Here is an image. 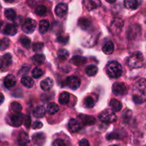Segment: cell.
I'll return each mask as SVG.
<instances>
[{"label": "cell", "instance_id": "cell-1", "mask_svg": "<svg viewBox=\"0 0 146 146\" xmlns=\"http://www.w3.org/2000/svg\"><path fill=\"white\" fill-rule=\"evenodd\" d=\"M133 100L136 104L146 101V80L141 79L135 84L133 91Z\"/></svg>", "mask_w": 146, "mask_h": 146}, {"label": "cell", "instance_id": "cell-2", "mask_svg": "<svg viewBox=\"0 0 146 146\" xmlns=\"http://www.w3.org/2000/svg\"><path fill=\"white\" fill-rule=\"evenodd\" d=\"M144 64L143 55L140 51L133 53L127 60V64L130 68H138L143 66Z\"/></svg>", "mask_w": 146, "mask_h": 146}, {"label": "cell", "instance_id": "cell-3", "mask_svg": "<svg viewBox=\"0 0 146 146\" xmlns=\"http://www.w3.org/2000/svg\"><path fill=\"white\" fill-rule=\"evenodd\" d=\"M107 74L111 78H119L123 72V68L121 64L117 61H111L107 66L106 68Z\"/></svg>", "mask_w": 146, "mask_h": 146}, {"label": "cell", "instance_id": "cell-4", "mask_svg": "<svg viewBox=\"0 0 146 146\" xmlns=\"http://www.w3.org/2000/svg\"><path fill=\"white\" fill-rule=\"evenodd\" d=\"M99 120L105 123H111L116 121V115L111 109H106L100 113Z\"/></svg>", "mask_w": 146, "mask_h": 146}, {"label": "cell", "instance_id": "cell-5", "mask_svg": "<svg viewBox=\"0 0 146 146\" xmlns=\"http://www.w3.org/2000/svg\"><path fill=\"white\" fill-rule=\"evenodd\" d=\"M124 26V22L121 19L115 18L111 21L110 29L112 34L117 35L122 31V29Z\"/></svg>", "mask_w": 146, "mask_h": 146}, {"label": "cell", "instance_id": "cell-6", "mask_svg": "<svg viewBox=\"0 0 146 146\" xmlns=\"http://www.w3.org/2000/svg\"><path fill=\"white\" fill-rule=\"evenodd\" d=\"M36 27V22L35 20H33L31 19H27L23 24L22 30L26 34H31L35 31Z\"/></svg>", "mask_w": 146, "mask_h": 146}, {"label": "cell", "instance_id": "cell-7", "mask_svg": "<svg viewBox=\"0 0 146 146\" xmlns=\"http://www.w3.org/2000/svg\"><path fill=\"white\" fill-rule=\"evenodd\" d=\"M112 90L115 96H123L127 93V86L124 83L116 82L113 85Z\"/></svg>", "mask_w": 146, "mask_h": 146}, {"label": "cell", "instance_id": "cell-8", "mask_svg": "<svg viewBox=\"0 0 146 146\" xmlns=\"http://www.w3.org/2000/svg\"><path fill=\"white\" fill-rule=\"evenodd\" d=\"M66 85L68 86V88H71V90H76L81 85V80L77 76H71L68 77L66 78Z\"/></svg>", "mask_w": 146, "mask_h": 146}, {"label": "cell", "instance_id": "cell-9", "mask_svg": "<svg viewBox=\"0 0 146 146\" xmlns=\"http://www.w3.org/2000/svg\"><path fill=\"white\" fill-rule=\"evenodd\" d=\"M67 11H68V6L66 4L64 3H60L56 6L55 9V14L58 17H64L66 15Z\"/></svg>", "mask_w": 146, "mask_h": 146}, {"label": "cell", "instance_id": "cell-10", "mask_svg": "<svg viewBox=\"0 0 146 146\" xmlns=\"http://www.w3.org/2000/svg\"><path fill=\"white\" fill-rule=\"evenodd\" d=\"M46 137L43 133H36L32 136L33 143L37 146H42L45 143Z\"/></svg>", "mask_w": 146, "mask_h": 146}, {"label": "cell", "instance_id": "cell-11", "mask_svg": "<svg viewBox=\"0 0 146 146\" xmlns=\"http://www.w3.org/2000/svg\"><path fill=\"white\" fill-rule=\"evenodd\" d=\"M68 128L72 133H76L81 128V123L78 120L71 118L68 122Z\"/></svg>", "mask_w": 146, "mask_h": 146}, {"label": "cell", "instance_id": "cell-12", "mask_svg": "<svg viewBox=\"0 0 146 146\" xmlns=\"http://www.w3.org/2000/svg\"><path fill=\"white\" fill-rule=\"evenodd\" d=\"M23 117L21 114L16 113L10 117V123L14 127H19L22 124Z\"/></svg>", "mask_w": 146, "mask_h": 146}, {"label": "cell", "instance_id": "cell-13", "mask_svg": "<svg viewBox=\"0 0 146 146\" xmlns=\"http://www.w3.org/2000/svg\"><path fill=\"white\" fill-rule=\"evenodd\" d=\"M53 86H54V81L51 78H45L40 83V86L41 89L45 91H49L52 88Z\"/></svg>", "mask_w": 146, "mask_h": 146}, {"label": "cell", "instance_id": "cell-14", "mask_svg": "<svg viewBox=\"0 0 146 146\" xmlns=\"http://www.w3.org/2000/svg\"><path fill=\"white\" fill-rule=\"evenodd\" d=\"M17 83V79L16 77L12 74H9V75L7 76L4 80V84L6 88H11L14 86Z\"/></svg>", "mask_w": 146, "mask_h": 146}, {"label": "cell", "instance_id": "cell-15", "mask_svg": "<svg viewBox=\"0 0 146 146\" xmlns=\"http://www.w3.org/2000/svg\"><path fill=\"white\" fill-rule=\"evenodd\" d=\"M78 118L81 120V121L84 125H93L96 123L95 118L91 116V115H79Z\"/></svg>", "mask_w": 146, "mask_h": 146}, {"label": "cell", "instance_id": "cell-16", "mask_svg": "<svg viewBox=\"0 0 146 146\" xmlns=\"http://www.w3.org/2000/svg\"><path fill=\"white\" fill-rule=\"evenodd\" d=\"M110 106H111V110L115 112H119L120 111H121L123 108V105L121 102H120L118 100H117L116 98H113L110 101Z\"/></svg>", "mask_w": 146, "mask_h": 146}, {"label": "cell", "instance_id": "cell-17", "mask_svg": "<svg viewBox=\"0 0 146 146\" xmlns=\"http://www.w3.org/2000/svg\"><path fill=\"white\" fill-rule=\"evenodd\" d=\"M29 135L26 132H21L18 137V143L20 145L24 146L29 143Z\"/></svg>", "mask_w": 146, "mask_h": 146}, {"label": "cell", "instance_id": "cell-18", "mask_svg": "<svg viewBox=\"0 0 146 146\" xmlns=\"http://www.w3.org/2000/svg\"><path fill=\"white\" fill-rule=\"evenodd\" d=\"M46 112V110L45 109L43 106H38L34 108V110L33 111V114H34V116L36 117L37 118H41L45 115Z\"/></svg>", "mask_w": 146, "mask_h": 146}, {"label": "cell", "instance_id": "cell-19", "mask_svg": "<svg viewBox=\"0 0 146 146\" xmlns=\"http://www.w3.org/2000/svg\"><path fill=\"white\" fill-rule=\"evenodd\" d=\"M141 4V1L136 0H126L124 1V6L125 8L130 9H135Z\"/></svg>", "mask_w": 146, "mask_h": 146}, {"label": "cell", "instance_id": "cell-20", "mask_svg": "<svg viewBox=\"0 0 146 146\" xmlns=\"http://www.w3.org/2000/svg\"><path fill=\"white\" fill-rule=\"evenodd\" d=\"M4 32L6 34L9 36H14L17 33V29L15 25L11 24H9L6 25L5 28H4Z\"/></svg>", "mask_w": 146, "mask_h": 146}, {"label": "cell", "instance_id": "cell-21", "mask_svg": "<svg viewBox=\"0 0 146 146\" xmlns=\"http://www.w3.org/2000/svg\"><path fill=\"white\" fill-rule=\"evenodd\" d=\"M48 29H49V22H48V20L43 19L41 21H40L38 31H39V32L41 34H44L45 33H46Z\"/></svg>", "mask_w": 146, "mask_h": 146}, {"label": "cell", "instance_id": "cell-22", "mask_svg": "<svg viewBox=\"0 0 146 146\" xmlns=\"http://www.w3.org/2000/svg\"><path fill=\"white\" fill-rule=\"evenodd\" d=\"M59 111V107L55 103H50L46 107V111L50 115H54Z\"/></svg>", "mask_w": 146, "mask_h": 146}, {"label": "cell", "instance_id": "cell-23", "mask_svg": "<svg viewBox=\"0 0 146 146\" xmlns=\"http://www.w3.org/2000/svg\"><path fill=\"white\" fill-rule=\"evenodd\" d=\"M90 25H91V22L88 19L85 18V17H81L78 20V27L83 30H87L89 28Z\"/></svg>", "mask_w": 146, "mask_h": 146}, {"label": "cell", "instance_id": "cell-24", "mask_svg": "<svg viewBox=\"0 0 146 146\" xmlns=\"http://www.w3.org/2000/svg\"><path fill=\"white\" fill-rule=\"evenodd\" d=\"M84 3L85 4L86 7L88 11L95 9L97 7H99L100 4H101L99 1H84Z\"/></svg>", "mask_w": 146, "mask_h": 146}, {"label": "cell", "instance_id": "cell-25", "mask_svg": "<svg viewBox=\"0 0 146 146\" xmlns=\"http://www.w3.org/2000/svg\"><path fill=\"white\" fill-rule=\"evenodd\" d=\"M21 84H22L24 86L27 87V88H32L33 86H34V80L29 76H24L23 78H21Z\"/></svg>", "mask_w": 146, "mask_h": 146}, {"label": "cell", "instance_id": "cell-26", "mask_svg": "<svg viewBox=\"0 0 146 146\" xmlns=\"http://www.w3.org/2000/svg\"><path fill=\"white\" fill-rule=\"evenodd\" d=\"M102 50L106 54H108V55L113 54V52L114 51L113 44L111 41H108V42L106 43L105 45L103 46Z\"/></svg>", "mask_w": 146, "mask_h": 146}, {"label": "cell", "instance_id": "cell-27", "mask_svg": "<svg viewBox=\"0 0 146 146\" xmlns=\"http://www.w3.org/2000/svg\"><path fill=\"white\" fill-rule=\"evenodd\" d=\"M4 16L7 19L10 21H14L17 18V13L12 9H7L4 11Z\"/></svg>", "mask_w": 146, "mask_h": 146}, {"label": "cell", "instance_id": "cell-28", "mask_svg": "<svg viewBox=\"0 0 146 146\" xmlns=\"http://www.w3.org/2000/svg\"><path fill=\"white\" fill-rule=\"evenodd\" d=\"M86 59L84 57L80 56H74L71 59V62L72 64H74V65L76 66H80L82 65L83 64L86 62Z\"/></svg>", "mask_w": 146, "mask_h": 146}, {"label": "cell", "instance_id": "cell-29", "mask_svg": "<svg viewBox=\"0 0 146 146\" xmlns=\"http://www.w3.org/2000/svg\"><path fill=\"white\" fill-rule=\"evenodd\" d=\"M70 98V95L69 94H68L67 92H63L60 94L59 97H58V101L61 104L63 105H65L67 104L69 101Z\"/></svg>", "mask_w": 146, "mask_h": 146}, {"label": "cell", "instance_id": "cell-30", "mask_svg": "<svg viewBox=\"0 0 146 146\" xmlns=\"http://www.w3.org/2000/svg\"><path fill=\"white\" fill-rule=\"evenodd\" d=\"M19 41L21 43V45L26 48H29L30 46H31V40L29 38H28L26 36H21L19 38Z\"/></svg>", "mask_w": 146, "mask_h": 146}, {"label": "cell", "instance_id": "cell-31", "mask_svg": "<svg viewBox=\"0 0 146 146\" xmlns=\"http://www.w3.org/2000/svg\"><path fill=\"white\" fill-rule=\"evenodd\" d=\"M86 73L89 76H94L98 73V68L94 65H89L86 68Z\"/></svg>", "mask_w": 146, "mask_h": 146}, {"label": "cell", "instance_id": "cell-32", "mask_svg": "<svg viewBox=\"0 0 146 146\" xmlns=\"http://www.w3.org/2000/svg\"><path fill=\"white\" fill-rule=\"evenodd\" d=\"M32 60L35 64H43L45 61V56L44 54H36L33 56Z\"/></svg>", "mask_w": 146, "mask_h": 146}, {"label": "cell", "instance_id": "cell-33", "mask_svg": "<svg viewBox=\"0 0 146 146\" xmlns=\"http://www.w3.org/2000/svg\"><path fill=\"white\" fill-rule=\"evenodd\" d=\"M10 108H11V111L15 113H19L22 111V106H21V104L18 102H16V101L11 103V105H10Z\"/></svg>", "mask_w": 146, "mask_h": 146}, {"label": "cell", "instance_id": "cell-34", "mask_svg": "<svg viewBox=\"0 0 146 146\" xmlns=\"http://www.w3.org/2000/svg\"><path fill=\"white\" fill-rule=\"evenodd\" d=\"M12 58L10 54H6L2 56V65L5 67H8L11 65Z\"/></svg>", "mask_w": 146, "mask_h": 146}, {"label": "cell", "instance_id": "cell-35", "mask_svg": "<svg viewBox=\"0 0 146 146\" xmlns=\"http://www.w3.org/2000/svg\"><path fill=\"white\" fill-rule=\"evenodd\" d=\"M84 106L88 108H91L94 107V106H95V101L93 98V97L87 96L84 99Z\"/></svg>", "mask_w": 146, "mask_h": 146}, {"label": "cell", "instance_id": "cell-36", "mask_svg": "<svg viewBox=\"0 0 146 146\" xmlns=\"http://www.w3.org/2000/svg\"><path fill=\"white\" fill-rule=\"evenodd\" d=\"M43 74H44V71L41 68H38V67H35L33 69L32 73H31V75L34 78H39L40 77L42 76Z\"/></svg>", "mask_w": 146, "mask_h": 146}, {"label": "cell", "instance_id": "cell-37", "mask_svg": "<svg viewBox=\"0 0 146 146\" xmlns=\"http://www.w3.org/2000/svg\"><path fill=\"white\" fill-rule=\"evenodd\" d=\"M46 11V7L45 5H43V4L38 5L35 9V13L38 16L44 15Z\"/></svg>", "mask_w": 146, "mask_h": 146}, {"label": "cell", "instance_id": "cell-38", "mask_svg": "<svg viewBox=\"0 0 146 146\" xmlns=\"http://www.w3.org/2000/svg\"><path fill=\"white\" fill-rule=\"evenodd\" d=\"M58 56L62 60H66L68 58V57L69 56V53L67 51L66 49H59L58 51Z\"/></svg>", "mask_w": 146, "mask_h": 146}, {"label": "cell", "instance_id": "cell-39", "mask_svg": "<svg viewBox=\"0 0 146 146\" xmlns=\"http://www.w3.org/2000/svg\"><path fill=\"white\" fill-rule=\"evenodd\" d=\"M9 46V39L7 38H3L0 40V50L4 51L7 49Z\"/></svg>", "mask_w": 146, "mask_h": 146}, {"label": "cell", "instance_id": "cell-40", "mask_svg": "<svg viewBox=\"0 0 146 146\" xmlns=\"http://www.w3.org/2000/svg\"><path fill=\"white\" fill-rule=\"evenodd\" d=\"M44 47V44L43 42H36L33 44V50L36 52L41 51Z\"/></svg>", "mask_w": 146, "mask_h": 146}, {"label": "cell", "instance_id": "cell-41", "mask_svg": "<svg viewBox=\"0 0 146 146\" xmlns=\"http://www.w3.org/2000/svg\"><path fill=\"white\" fill-rule=\"evenodd\" d=\"M131 115H132L131 111H129V110L125 111L123 114V120L124 122H127L128 121H129L130 118H131Z\"/></svg>", "mask_w": 146, "mask_h": 146}, {"label": "cell", "instance_id": "cell-42", "mask_svg": "<svg viewBox=\"0 0 146 146\" xmlns=\"http://www.w3.org/2000/svg\"><path fill=\"white\" fill-rule=\"evenodd\" d=\"M52 146H66V145L63 140L56 139L53 142Z\"/></svg>", "mask_w": 146, "mask_h": 146}, {"label": "cell", "instance_id": "cell-43", "mask_svg": "<svg viewBox=\"0 0 146 146\" xmlns=\"http://www.w3.org/2000/svg\"><path fill=\"white\" fill-rule=\"evenodd\" d=\"M119 138V135L118 134L115 133H111L108 134L106 136L107 140H113V139H118Z\"/></svg>", "mask_w": 146, "mask_h": 146}, {"label": "cell", "instance_id": "cell-44", "mask_svg": "<svg viewBox=\"0 0 146 146\" xmlns=\"http://www.w3.org/2000/svg\"><path fill=\"white\" fill-rule=\"evenodd\" d=\"M43 127V123L40 121H35L34 122L32 125V128L33 129H39Z\"/></svg>", "mask_w": 146, "mask_h": 146}, {"label": "cell", "instance_id": "cell-45", "mask_svg": "<svg viewBox=\"0 0 146 146\" xmlns=\"http://www.w3.org/2000/svg\"><path fill=\"white\" fill-rule=\"evenodd\" d=\"M68 36H67L62 35V36H61L58 37L57 41L60 43H66L67 41H68Z\"/></svg>", "mask_w": 146, "mask_h": 146}, {"label": "cell", "instance_id": "cell-46", "mask_svg": "<svg viewBox=\"0 0 146 146\" xmlns=\"http://www.w3.org/2000/svg\"><path fill=\"white\" fill-rule=\"evenodd\" d=\"M79 146H90V143L88 141L86 138L81 140L79 142Z\"/></svg>", "mask_w": 146, "mask_h": 146}, {"label": "cell", "instance_id": "cell-47", "mask_svg": "<svg viewBox=\"0 0 146 146\" xmlns=\"http://www.w3.org/2000/svg\"><path fill=\"white\" fill-rule=\"evenodd\" d=\"M30 124H31V118H30L29 116H27L25 119H24V125H25L26 128H29Z\"/></svg>", "mask_w": 146, "mask_h": 146}, {"label": "cell", "instance_id": "cell-48", "mask_svg": "<svg viewBox=\"0 0 146 146\" xmlns=\"http://www.w3.org/2000/svg\"><path fill=\"white\" fill-rule=\"evenodd\" d=\"M4 95H3L1 93H0V105H1L3 102H4Z\"/></svg>", "mask_w": 146, "mask_h": 146}, {"label": "cell", "instance_id": "cell-49", "mask_svg": "<svg viewBox=\"0 0 146 146\" xmlns=\"http://www.w3.org/2000/svg\"><path fill=\"white\" fill-rule=\"evenodd\" d=\"M1 66H2V62H1V61H0V68H1Z\"/></svg>", "mask_w": 146, "mask_h": 146}, {"label": "cell", "instance_id": "cell-50", "mask_svg": "<svg viewBox=\"0 0 146 146\" xmlns=\"http://www.w3.org/2000/svg\"><path fill=\"white\" fill-rule=\"evenodd\" d=\"M110 146H118L117 145H110Z\"/></svg>", "mask_w": 146, "mask_h": 146}]
</instances>
